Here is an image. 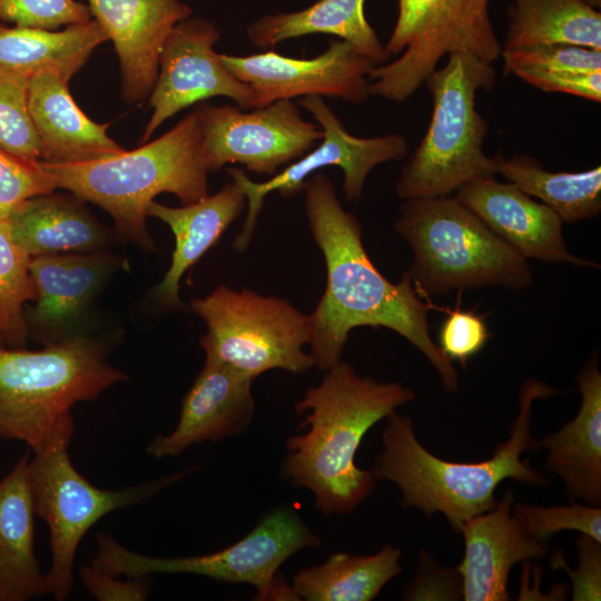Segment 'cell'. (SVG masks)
<instances>
[{"mask_svg": "<svg viewBox=\"0 0 601 601\" xmlns=\"http://www.w3.org/2000/svg\"><path fill=\"white\" fill-rule=\"evenodd\" d=\"M321 545L319 538L293 508L272 510L245 536L227 548L186 558L138 554L107 533L97 536L91 564L112 575L144 579L154 573H187L228 583H247L257 599L298 600L292 585L278 574L280 565L306 548Z\"/></svg>", "mask_w": 601, "mask_h": 601, "instance_id": "9", "label": "cell"}, {"mask_svg": "<svg viewBox=\"0 0 601 601\" xmlns=\"http://www.w3.org/2000/svg\"><path fill=\"white\" fill-rule=\"evenodd\" d=\"M516 77L545 92L574 95L601 101V71L519 70Z\"/></svg>", "mask_w": 601, "mask_h": 601, "instance_id": "39", "label": "cell"}, {"mask_svg": "<svg viewBox=\"0 0 601 601\" xmlns=\"http://www.w3.org/2000/svg\"><path fill=\"white\" fill-rule=\"evenodd\" d=\"M581 1L594 9L597 8L599 9L601 6V0H581Z\"/></svg>", "mask_w": 601, "mask_h": 601, "instance_id": "42", "label": "cell"}, {"mask_svg": "<svg viewBox=\"0 0 601 601\" xmlns=\"http://www.w3.org/2000/svg\"><path fill=\"white\" fill-rule=\"evenodd\" d=\"M101 341L76 336L39 351L0 345V437L39 452L79 402L127 380L108 363Z\"/></svg>", "mask_w": 601, "mask_h": 601, "instance_id": "6", "label": "cell"}, {"mask_svg": "<svg viewBox=\"0 0 601 601\" xmlns=\"http://www.w3.org/2000/svg\"><path fill=\"white\" fill-rule=\"evenodd\" d=\"M447 56L445 66L424 81L433 98L432 117L396 183L404 200L451 195L496 174L493 157L483 151L489 125L475 106L477 91L493 88L495 70L471 53Z\"/></svg>", "mask_w": 601, "mask_h": 601, "instance_id": "7", "label": "cell"}, {"mask_svg": "<svg viewBox=\"0 0 601 601\" xmlns=\"http://www.w3.org/2000/svg\"><path fill=\"white\" fill-rule=\"evenodd\" d=\"M28 108L40 141V161L73 165L125 151L107 135L109 124L88 118L73 101L68 82L55 73L40 72L30 78Z\"/></svg>", "mask_w": 601, "mask_h": 601, "instance_id": "20", "label": "cell"}, {"mask_svg": "<svg viewBox=\"0 0 601 601\" xmlns=\"http://www.w3.org/2000/svg\"><path fill=\"white\" fill-rule=\"evenodd\" d=\"M247 198L234 180L201 200L183 207L151 201L147 216L166 223L175 235L171 264L155 294L160 303L181 307L179 282L183 275L221 237L227 227L244 211Z\"/></svg>", "mask_w": 601, "mask_h": 601, "instance_id": "22", "label": "cell"}, {"mask_svg": "<svg viewBox=\"0 0 601 601\" xmlns=\"http://www.w3.org/2000/svg\"><path fill=\"white\" fill-rule=\"evenodd\" d=\"M573 45L601 50V14L581 0H513L502 49Z\"/></svg>", "mask_w": 601, "mask_h": 601, "instance_id": "29", "label": "cell"}, {"mask_svg": "<svg viewBox=\"0 0 601 601\" xmlns=\"http://www.w3.org/2000/svg\"><path fill=\"white\" fill-rule=\"evenodd\" d=\"M455 197L525 259L599 267L568 250L558 214L510 181L479 179L460 187Z\"/></svg>", "mask_w": 601, "mask_h": 601, "instance_id": "18", "label": "cell"}, {"mask_svg": "<svg viewBox=\"0 0 601 601\" xmlns=\"http://www.w3.org/2000/svg\"><path fill=\"white\" fill-rule=\"evenodd\" d=\"M111 265L110 255L93 252L31 257L29 269L37 289L35 321L55 327L76 317Z\"/></svg>", "mask_w": 601, "mask_h": 601, "instance_id": "27", "label": "cell"}, {"mask_svg": "<svg viewBox=\"0 0 601 601\" xmlns=\"http://www.w3.org/2000/svg\"><path fill=\"white\" fill-rule=\"evenodd\" d=\"M504 73L519 70L601 71V50L573 45H536L502 49Z\"/></svg>", "mask_w": 601, "mask_h": 601, "instance_id": "34", "label": "cell"}, {"mask_svg": "<svg viewBox=\"0 0 601 601\" xmlns=\"http://www.w3.org/2000/svg\"><path fill=\"white\" fill-rule=\"evenodd\" d=\"M577 540L579 564L571 570L565 560L559 553L553 559L554 568L562 566L572 580V600H600L601 599V548L600 542L589 535L582 534Z\"/></svg>", "mask_w": 601, "mask_h": 601, "instance_id": "40", "label": "cell"}, {"mask_svg": "<svg viewBox=\"0 0 601 601\" xmlns=\"http://www.w3.org/2000/svg\"><path fill=\"white\" fill-rule=\"evenodd\" d=\"M490 0H397V19L385 46L390 63L374 66L371 96L403 102L453 52L471 53L493 63L502 46L494 32Z\"/></svg>", "mask_w": 601, "mask_h": 601, "instance_id": "11", "label": "cell"}, {"mask_svg": "<svg viewBox=\"0 0 601 601\" xmlns=\"http://www.w3.org/2000/svg\"><path fill=\"white\" fill-rule=\"evenodd\" d=\"M365 0H317L293 12L266 13L248 24L246 35L257 48L272 49L288 39L325 33L351 42L375 66L391 57L368 23Z\"/></svg>", "mask_w": 601, "mask_h": 601, "instance_id": "25", "label": "cell"}, {"mask_svg": "<svg viewBox=\"0 0 601 601\" xmlns=\"http://www.w3.org/2000/svg\"><path fill=\"white\" fill-rule=\"evenodd\" d=\"M75 433L70 415L55 427L43 447L29 459L27 479L33 511L50 531L49 593L65 600L73 585V562L88 530L116 510L142 504L195 467L117 491L99 489L72 465L68 447Z\"/></svg>", "mask_w": 601, "mask_h": 601, "instance_id": "8", "label": "cell"}, {"mask_svg": "<svg viewBox=\"0 0 601 601\" xmlns=\"http://www.w3.org/2000/svg\"><path fill=\"white\" fill-rule=\"evenodd\" d=\"M30 259L14 242L8 219L0 220V332L17 343L23 342L27 333L23 305L37 298Z\"/></svg>", "mask_w": 601, "mask_h": 601, "instance_id": "31", "label": "cell"}, {"mask_svg": "<svg viewBox=\"0 0 601 601\" xmlns=\"http://www.w3.org/2000/svg\"><path fill=\"white\" fill-rule=\"evenodd\" d=\"M91 17L114 43L121 72V97L136 102L150 96L159 55L173 28L193 16L180 0H87Z\"/></svg>", "mask_w": 601, "mask_h": 601, "instance_id": "17", "label": "cell"}, {"mask_svg": "<svg viewBox=\"0 0 601 601\" xmlns=\"http://www.w3.org/2000/svg\"><path fill=\"white\" fill-rule=\"evenodd\" d=\"M297 104L312 114L324 131L322 142L316 148L263 183L250 180L239 168H227V173L247 198V216L242 231L233 243L237 252L247 248L264 199L270 191L276 190L285 198L293 197L303 191L304 183L312 174L324 167L335 166L343 170V191L346 199L357 201L373 168L391 160H400L408 151L406 139L398 134L370 138L351 135L321 96H306Z\"/></svg>", "mask_w": 601, "mask_h": 601, "instance_id": "12", "label": "cell"}, {"mask_svg": "<svg viewBox=\"0 0 601 601\" xmlns=\"http://www.w3.org/2000/svg\"><path fill=\"white\" fill-rule=\"evenodd\" d=\"M220 32L213 21L190 16L178 22L161 48L159 70L150 93L151 117L141 142L180 110L211 97H226L239 108H255L252 88L223 63L215 45Z\"/></svg>", "mask_w": 601, "mask_h": 601, "instance_id": "14", "label": "cell"}, {"mask_svg": "<svg viewBox=\"0 0 601 601\" xmlns=\"http://www.w3.org/2000/svg\"><path fill=\"white\" fill-rule=\"evenodd\" d=\"M495 171L531 197L550 207L563 223L573 224L601 211V167L549 171L528 156H493Z\"/></svg>", "mask_w": 601, "mask_h": 601, "instance_id": "30", "label": "cell"}, {"mask_svg": "<svg viewBox=\"0 0 601 601\" xmlns=\"http://www.w3.org/2000/svg\"><path fill=\"white\" fill-rule=\"evenodd\" d=\"M512 515L530 538L546 541L564 530H574L601 543V508L572 501L563 506L515 503Z\"/></svg>", "mask_w": 601, "mask_h": 601, "instance_id": "33", "label": "cell"}, {"mask_svg": "<svg viewBox=\"0 0 601 601\" xmlns=\"http://www.w3.org/2000/svg\"><path fill=\"white\" fill-rule=\"evenodd\" d=\"M219 56L231 75L252 88L255 108L300 96H327L362 105L371 96L368 73L375 65L346 40L332 41L323 53L308 59L274 50Z\"/></svg>", "mask_w": 601, "mask_h": 601, "instance_id": "15", "label": "cell"}, {"mask_svg": "<svg viewBox=\"0 0 601 601\" xmlns=\"http://www.w3.org/2000/svg\"><path fill=\"white\" fill-rule=\"evenodd\" d=\"M81 201L52 193L24 200L8 217L14 242L30 257L100 248L105 230Z\"/></svg>", "mask_w": 601, "mask_h": 601, "instance_id": "24", "label": "cell"}, {"mask_svg": "<svg viewBox=\"0 0 601 601\" xmlns=\"http://www.w3.org/2000/svg\"><path fill=\"white\" fill-rule=\"evenodd\" d=\"M190 306L206 324L200 339L206 359L227 364L253 377L279 368L303 374L314 366L309 316L284 298L225 285Z\"/></svg>", "mask_w": 601, "mask_h": 601, "instance_id": "10", "label": "cell"}, {"mask_svg": "<svg viewBox=\"0 0 601 601\" xmlns=\"http://www.w3.org/2000/svg\"><path fill=\"white\" fill-rule=\"evenodd\" d=\"M55 189L40 161L21 158L0 147V220L8 219L24 200Z\"/></svg>", "mask_w": 601, "mask_h": 601, "instance_id": "35", "label": "cell"}, {"mask_svg": "<svg viewBox=\"0 0 601 601\" xmlns=\"http://www.w3.org/2000/svg\"><path fill=\"white\" fill-rule=\"evenodd\" d=\"M79 575L88 592L99 601H142L151 590L147 578L120 580L93 564L82 566Z\"/></svg>", "mask_w": 601, "mask_h": 601, "instance_id": "41", "label": "cell"}, {"mask_svg": "<svg viewBox=\"0 0 601 601\" xmlns=\"http://www.w3.org/2000/svg\"><path fill=\"white\" fill-rule=\"evenodd\" d=\"M593 353L578 374L582 401L578 414L540 446L548 453L545 469L558 475L572 501L601 504V373Z\"/></svg>", "mask_w": 601, "mask_h": 601, "instance_id": "21", "label": "cell"}, {"mask_svg": "<svg viewBox=\"0 0 601 601\" xmlns=\"http://www.w3.org/2000/svg\"><path fill=\"white\" fill-rule=\"evenodd\" d=\"M404 600L463 599L462 579L455 569L442 568L428 553L422 551L417 571L406 587Z\"/></svg>", "mask_w": 601, "mask_h": 601, "instance_id": "38", "label": "cell"}, {"mask_svg": "<svg viewBox=\"0 0 601 601\" xmlns=\"http://www.w3.org/2000/svg\"><path fill=\"white\" fill-rule=\"evenodd\" d=\"M395 229L413 252L408 273L421 297L470 288L523 290L533 282L526 259L451 195L405 200Z\"/></svg>", "mask_w": 601, "mask_h": 601, "instance_id": "5", "label": "cell"}, {"mask_svg": "<svg viewBox=\"0 0 601 601\" xmlns=\"http://www.w3.org/2000/svg\"><path fill=\"white\" fill-rule=\"evenodd\" d=\"M243 111L231 105L198 104L201 151L209 173L240 164L253 173L274 176L323 139L317 122L306 120L292 99Z\"/></svg>", "mask_w": 601, "mask_h": 601, "instance_id": "13", "label": "cell"}, {"mask_svg": "<svg viewBox=\"0 0 601 601\" xmlns=\"http://www.w3.org/2000/svg\"><path fill=\"white\" fill-rule=\"evenodd\" d=\"M401 555L390 544L368 555L335 553L322 564L298 571L292 588L298 600L371 601L402 572Z\"/></svg>", "mask_w": 601, "mask_h": 601, "instance_id": "28", "label": "cell"}, {"mask_svg": "<svg viewBox=\"0 0 601 601\" xmlns=\"http://www.w3.org/2000/svg\"><path fill=\"white\" fill-rule=\"evenodd\" d=\"M305 214L326 265V287L309 316L308 345L314 366L326 372L342 361L353 328L385 327L421 351L447 392L459 387V373L432 339L430 309L416 293L408 272L392 283L375 267L362 242L358 219L346 211L331 179L315 173L304 183Z\"/></svg>", "mask_w": 601, "mask_h": 601, "instance_id": "1", "label": "cell"}, {"mask_svg": "<svg viewBox=\"0 0 601 601\" xmlns=\"http://www.w3.org/2000/svg\"><path fill=\"white\" fill-rule=\"evenodd\" d=\"M91 20L87 4L76 0H0V22L56 30Z\"/></svg>", "mask_w": 601, "mask_h": 601, "instance_id": "36", "label": "cell"}, {"mask_svg": "<svg viewBox=\"0 0 601 601\" xmlns=\"http://www.w3.org/2000/svg\"><path fill=\"white\" fill-rule=\"evenodd\" d=\"M440 329L439 347L450 361L465 366L490 338L485 321L474 311L454 308Z\"/></svg>", "mask_w": 601, "mask_h": 601, "instance_id": "37", "label": "cell"}, {"mask_svg": "<svg viewBox=\"0 0 601 601\" xmlns=\"http://www.w3.org/2000/svg\"><path fill=\"white\" fill-rule=\"evenodd\" d=\"M554 394L560 391L528 378L519 393V412L509 439L496 446L491 459L480 462L435 456L417 440L412 418L394 412L387 416L383 450L371 472L376 481L392 482L401 490L404 508H416L428 516L440 512L457 532L463 521L495 506V490L503 481L541 486L550 483L521 456L541 447L531 434L533 403Z\"/></svg>", "mask_w": 601, "mask_h": 601, "instance_id": "3", "label": "cell"}, {"mask_svg": "<svg viewBox=\"0 0 601 601\" xmlns=\"http://www.w3.org/2000/svg\"><path fill=\"white\" fill-rule=\"evenodd\" d=\"M414 397L401 383L359 376L351 364L338 362L295 404L297 413H307L308 430L286 441L283 477L311 491L323 514L353 512L376 484L372 472L355 463L363 437Z\"/></svg>", "mask_w": 601, "mask_h": 601, "instance_id": "2", "label": "cell"}, {"mask_svg": "<svg viewBox=\"0 0 601 601\" xmlns=\"http://www.w3.org/2000/svg\"><path fill=\"white\" fill-rule=\"evenodd\" d=\"M29 81L27 76L0 65V147L40 161V141L28 108Z\"/></svg>", "mask_w": 601, "mask_h": 601, "instance_id": "32", "label": "cell"}, {"mask_svg": "<svg viewBox=\"0 0 601 601\" xmlns=\"http://www.w3.org/2000/svg\"><path fill=\"white\" fill-rule=\"evenodd\" d=\"M107 40L95 19L67 26L61 31L7 27L0 22V65L28 78L51 72L69 82L93 50Z\"/></svg>", "mask_w": 601, "mask_h": 601, "instance_id": "26", "label": "cell"}, {"mask_svg": "<svg viewBox=\"0 0 601 601\" xmlns=\"http://www.w3.org/2000/svg\"><path fill=\"white\" fill-rule=\"evenodd\" d=\"M56 188L105 209L119 234L144 249L154 240L146 227L147 207L162 193L183 206L208 196L201 135L193 110L159 138L131 151L73 165L40 161Z\"/></svg>", "mask_w": 601, "mask_h": 601, "instance_id": "4", "label": "cell"}, {"mask_svg": "<svg viewBox=\"0 0 601 601\" xmlns=\"http://www.w3.org/2000/svg\"><path fill=\"white\" fill-rule=\"evenodd\" d=\"M1 337H2V335H1V332H0V338H1Z\"/></svg>", "mask_w": 601, "mask_h": 601, "instance_id": "43", "label": "cell"}, {"mask_svg": "<svg viewBox=\"0 0 601 601\" xmlns=\"http://www.w3.org/2000/svg\"><path fill=\"white\" fill-rule=\"evenodd\" d=\"M511 491L495 506L463 521L464 555L456 566L465 601H509V574L520 562L536 560L549 551L546 541L526 535L512 515Z\"/></svg>", "mask_w": 601, "mask_h": 601, "instance_id": "19", "label": "cell"}, {"mask_svg": "<svg viewBox=\"0 0 601 601\" xmlns=\"http://www.w3.org/2000/svg\"><path fill=\"white\" fill-rule=\"evenodd\" d=\"M26 454L0 480V601H26L49 593L35 554V511Z\"/></svg>", "mask_w": 601, "mask_h": 601, "instance_id": "23", "label": "cell"}, {"mask_svg": "<svg viewBox=\"0 0 601 601\" xmlns=\"http://www.w3.org/2000/svg\"><path fill=\"white\" fill-rule=\"evenodd\" d=\"M255 377L227 364L205 359L185 394L176 427L155 436L146 453L156 459L177 456L188 447L244 434L255 413Z\"/></svg>", "mask_w": 601, "mask_h": 601, "instance_id": "16", "label": "cell"}]
</instances>
